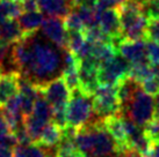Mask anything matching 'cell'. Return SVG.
I'll list each match as a JSON object with an SVG mask.
<instances>
[{"instance_id": "6da1fadb", "label": "cell", "mask_w": 159, "mask_h": 157, "mask_svg": "<svg viewBox=\"0 0 159 157\" xmlns=\"http://www.w3.org/2000/svg\"><path fill=\"white\" fill-rule=\"evenodd\" d=\"M64 51L34 32L14 43L9 56L21 76L40 87L62 74Z\"/></svg>"}, {"instance_id": "7a4b0ae2", "label": "cell", "mask_w": 159, "mask_h": 157, "mask_svg": "<svg viewBox=\"0 0 159 157\" xmlns=\"http://www.w3.org/2000/svg\"><path fill=\"white\" fill-rule=\"evenodd\" d=\"M122 27V38L137 40L146 39V27L149 18L145 6L138 0H124L117 6Z\"/></svg>"}, {"instance_id": "3957f363", "label": "cell", "mask_w": 159, "mask_h": 157, "mask_svg": "<svg viewBox=\"0 0 159 157\" xmlns=\"http://www.w3.org/2000/svg\"><path fill=\"white\" fill-rule=\"evenodd\" d=\"M94 113L92 104V97L85 95L79 89L71 92L65 111L66 126H72L79 129L80 127L91 121L92 114Z\"/></svg>"}, {"instance_id": "277c9868", "label": "cell", "mask_w": 159, "mask_h": 157, "mask_svg": "<svg viewBox=\"0 0 159 157\" xmlns=\"http://www.w3.org/2000/svg\"><path fill=\"white\" fill-rule=\"evenodd\" d=\"M121 116L129 118L137 126H145L155 117V100L152 95L145 92L139 86Z\"/></svg>"}, {"instance_id": "5b68a950", "label": "cell", "mask_w": 159, "mask_h": 157, "mask_svg": "<svg viewBox=\"0 0 159 157\" xmlns=\"http://www.w3.org/2000/svg\"><path fill=\"white\" fill-rule=\"evenodd\" d=\"M51 118H52L51 105L49 104L47 98L39 91V96L35 100L31 113L23 119L26 131L33 143H36L39 141L41 132L49 121H51Z\"/></svg>"}, {"instance_id": "8992f818", "label": "cell", "mask_w": 159, "mask_h": 157, "mask_svg": "<svg viewBox=\"0 0 159 157\" xmlns=\"http://www.w3.org/2000/svg\"><path fill=\"white\" fill-rule=\"evenodd\" d=\"M130 62L121 54H116L111 60L99 66L98 68V83L106 86H117L123 78L129 76Z\"/></svg>"}, {"instance_id": "52a82bcc", "label": "cell", "mask_w": 159, "mask_h": 157, "mask_svg": "<svg viewBox=\"0 0 159 157\" xmlns=\"http://www.w3.org/2000/svg\"><path fill=\"white\" fill-rule=\"evenodd\" d=\"M94 113L100 118L120 114V104L116 96V86L99 84L92 96Z\"/></svg>"}, {"instance_id": "ba28073f", "label": "cell", "mask_w": 159, "mask_h": 157, "mask_svg": "<svg viewBox=\"0 0 159 157\" xmlns=\"http://www.w3.org/2000/svg\"><path fill=\"white\" fill-rule=\"evenodd\" d=\"M41 32L48 40L59 49L65 50L67 48V29L62 18L49 16L43 20Z\"/></svg>"}, {"instance_id": "9c48e42d", "label": "cell", "mask_w": 159, "mask_h": 157, "mask_svg": "<svg viewBox=\"0 0 159 157\" xmlns=\"http://www.w3.org/2000/svg\"><path fill=\"white\" fill-rule=\"evenodd\" d=\"M103 126L109 133V135L113 138V140L116 143L117 150L120 154L129 149V139L128 134L124 127V122L121 114H113L102 118Z\"/></svg>"}, {"instance_id": "30bf717a", "label": "cell", "mask_w": 159, "mask_h": 157, "mask_svg": "<svg viewBox=\"0 0 159 157\" xmlns=\"http://www.w3.org/2000/svg\"><path fill=\"white\" fill-rule=\"evenodd\" d=\"M117 51L130 64H137V62H145L148 60L146 56V39H137V40H130V39H120L117 43Z\"/></svg>"}, {"instance_id": "8fae6325", "label": "cell", "mask_w": 159, "mask_h": 157, "mask_svg": "<svg viewBox=\"0 0 159 157\" xmlns=\"http://www.w3.org/2000/svg\"><path fill=\"white\" fill-rule=\"evenodd\" d=\"M98 26L107 36H109L113 42L115 39H122V27L117 7L105 9L100 13Z\"/></svg>"}, {"instance_id": "7c38bea8", "label": "cell", "mask_w": 159, "mask_h": 157, "mask_svg": "<svg viewBox=\"0 0 159 157\" xmlns=\"http://www.w3.org/2000/svg\"><path fill=\"white\" fill-rule=\"evenodd\" d=\"M19 72H9L0 74V108H2L9 98H12L19 92L20 88Z\"/></svg>"}, {"instance_id": "4fadbf2b", "label": "cell", "mask_w": 159, "mask_h": 157, "mask_svg": "<svg viewBox=\"0 0 159 157\" xmlns=\"http://www.w3.org/2000/svg\"><path fill=\"white\" fill-rule=\"evenodd\" d=\"M73 8L71 0H39V9L48 16L64 19Z\"/></svg>"}, {"instance_id": "5bb4252c", "label": "cell", "mask_w": 159, "mask_h": 157, "mask_svg": "<svg viewBox=\"0 0 159 157\" xmlns=\"http://www.w3.org/2000/svg\"><path fill=\"white\" fill-rule=\"evenodd\" d=\"M25 37V32L15 19H6L0 22V40L12 45Z\"/></svg>"}, {"instance_id": "9a60e30c", "label": "cell", "mask_w": 159, "mask_h": 157, "mask_svg": "<svg viewBox=\"0 0 159 157\" xmlns=\"http://www.w3.org/2000/svg\"><path fill=\"white\" fill-rule=\"evenodd\" d=\"M139 83L136 82L130 76L123 78L121 82L116 86V96L120 104V114L123 112L125 108L129 105L131 98L134 97V94L139 88Z\"/></svg>"}, {"instance_id": "2e32d148", "label": "cell", "mask_w": 159, "mask_h": 157, "mask_svg": "<svg viewBox=\"0 0 159 157\" xmlns=\"http://www.w3.org/2000/svg\"><path fill=\"white\" fill-rule=\"evenodd\" d=\"M62 135H63V128L61 126H58L56 122H53L51 120L42 129L40 139H39V141L36 143L42 146V147L53 148V147H57L59 141L62 140Z\"/></svg>"}, {"instance_id": "e0dca14e", "label": "cell", "mask_w": 159, "mask_h": 157, "mask_svg": "<svg viewBox=\"0 0 159 157\" xmlns=\"http://www.w3.org/2000/svg\"><path fill=\"white\" fill-rule=\"evenodd\" d=\"M119 53L117 48L115 46L113 42H106V43H97L92 44V50L89 57L100 66L107 61L111 60L113 58Z\"/></svg>"}, {"instance_id": "ac0fdd59", "label": "cell", "mask_w": 159, "mask_h": 157, "mask_svg": "<svg viewBox=\"0 0 159 157\" xmlns=\"http://www.w3.org/2000/svg\"><path fill=\"white\" fill-rule=\"evenodd\" d=\"M43 13L39 11H33V12H26L21 14L18 18V21L20 23L21 29L25 32V36L34 34L39 30L43 23Z\"/></svg>"}, {"instance_id": "d6986e66", "label": "cell", "mask_w": 159, "mask_h": 157, "mask_svg": "<svg viewBox=\"0 0 159 157\" xmlns=\"http://www.w3.org/2000/svg\"><path fill=\"white\" fill-rule=\"evenodd\" d=\"M13 157H52L47 149L37 143L16 144L13 148Z\"/></svg>"}, {"instance_id": "ffe728a7", "label": "cell", "mask_w": 159, "mask_h": 157, "mask_svg": "<svg viewBox=\"0 0 159 157\" xmlns=\"http://www.w3.org/2000/svg\"><path fill=\"white\" fill-rule=\"evenodd\" d=\"M85 38L87 42L91 44H97V43H106V42H113V39L107 36L103 31L99 28V26L89 27V28H85L84 30ZM114 43V42H113Z\"/></svg>"}, {"instance_id": "44dd1931", "label": "cell", "mask_w": 159, "mask_h": 157, "mask_svg": "<svg viewBox=\"0 0 159 157\" xmlns=\"http://www.w3.org/2000/svg\"><path fill=\"white\" fill-rule=\"evenodd\" d=\"M85 35L84 31L80 30H70L67 31V50L73 54L78 52L80 48L85 43Z\"/></svg>"}, {"instance_id": "7402d4cb", "label": "cell", "mask_w": 159, "mask_h": 157, "mask_svg": "<svg viewBox=\"0 0 159 157\" xmlns=\"http://www.w3.org/2000/svg\"><path fill=\"white\" fill-rule=\"evenodd\" d=\"M64 20V24L66 27L67 31L70 30H80V31H84L85 30V26L81 19H80L79 14L77 13L75 9L72 8L70 13L67 14L65 18L63 19Z\"/></svg>"}, {"instance_id": "603a6c76", "label": "cell", "mask_w": 159, "mask_h": 157, "mask_svg": "<svg viewBox=\"0 0 159 157\" xmlns=\"http://www.w3.org/2000/svg\"><path fill=\"white\" fill-rule=\"evenodd\" d=\"M146 56L151 65L159 66V44L146 39Z\"/></svg>"}, {"instance_id": "cb8c5ba5", "label": "cell", "mask_w": 159, "mask_h": 157, "mask_svg": "<svg viewBox=\"0 0 159 157\" xmlns=\"http://www.w3.org/2000/svg\"><path fill=\"white\" fill-rule=\"evenodd\" d=\"M146 39L159 44V18H149L146 27Z\"/></svg>"}, {"instance_id": "d4e9b609", "label": "cell", "mask_w": 159, "mask_h": 157, "mask_svg": "<svg viewBox=\"0 0 159 157\" xmlns=\"http://www.w3.org/2000/svg\"><path fill=\"white\" fill-rule=\"evenodd\" d=\"M144 132L153 142L159 141V117H153V119L149 121L144 126Z\"/></svg>"}, {"instance_id": "484cf974", "label": "cell", "mask_w": 159, "mask_h": 157, "mask_svg": "<svg viewBox=\"0 0 159 157\" xmlns=\"http://www.w3.org/2000/svg\"><path fill=\"white\" fill-rule=\"evenodd\" d=\"M144 11L148 18H159V0H151L145 5Z\"/></svg>"}, {"instance_id": "4316f807", "label": "cell", "mask_w": 159, "mask_h": 157, "mask_svg": "<svg viewBox=\"0 0 159 157\" xmlns=\"http://www.w3.org/2000/svg\"><path fill=\"white\" fill-rule=\"evenodd\" d=\"M53 157H85V154L79 149L72 150H56Z\"/></svg>"}, {"instance_id": "83f0119b", "label": "cell", "mask_w": 159, "mask_h": 157, "mask_svg": "<svg viewBox=\"0 0 159 157\" xmlns=\"http://www.w3.org/2000/svg\"><path fill=\"white\" fill-rule=\"evenodd\" d=\"M9 134H12V131H11L9 125L7 124V121H6V119H5L2 112L0 111V141H2V140H4L6 136H8Z\"/></svg>"}, {"instance_id": "f1b7e54d", "label": "cell", "mask_w": 159, "mask_h": 157, "mask_svg": "<svg viewBox=\"0 0 159 157\" xmlns=\"http://www.w3.org/2000/svg\"><path fill=\"white\" fill-rule=\"evenodd\" d=\"M22 5V9L26 12L37 11L39 8V0H20Z\"/></svg>"}, {"instance_id": "f546056e", "label": "cell", "mask_w": 159, "mask_h": 157, "mask_svg": "<svg viewBox=\"0 0 159 157\" xmlns=\"http://www.w3.org/2000/svg\"><path fill=\"white\" fill-rule=\"evenodd\" d=\"M8 44L4 43L2 40H0V74H1V70H2V65H4V61L7 57V53L9 51Z\"/></svg>"}, {"instance_id": "4dcf8cb0", "label": "cell", "mask_w": 159, "mask_h": 157, "mask_svg": "<svg viewBox=\"0 0 159 157\" xmlns=\"http://www.w3.org/2000/svg\"><path fill=\"white\" fill-rule=\"evenodd\" d=\"M0 157H13V148L0 142Z\"/></svg>"}, {"instance_id": "1f68e13d", "label": "cell", "mask_w": 159, "mask_h": 157, "mask_svg": "<svg viewBox=\"0 0 159 157\" xmlns=\"http://www.w3.org/2000/svg\"><path fill=\"white\" fill-rule=\"evenodd\" d=\"M120 157H143L139 153H137L134 149H127L125 151L120 155Z\"/></svg>"}, {"instance_id": "d6a6232c", "label": "cell", "mask_w": 159, "mask_h": 157, "mask_svg": "<svg viewBox=\"0 0 159 157\" xmlns=\"http://www.w3.org/2000/svg\"><path fill=\"white\" fill-rule=\"evenodd\" d=\"M155 117H159V92L156 94L155 100Z\"/></svg>"}, {"instance_id": "836d02e7", "label": "cell", "mask_w": 159, "mask_h": 157, "mask_svg": "<svg viewBox=\"0 0 159 157\" xmlns=\"http://www.w3.org/2000/svg\"><path fill=\"white\" fill-rule=\"evenodd\" d=\"M115 1H116V2H117V4H121V2H123L124 0H115Z\"/></svg>"}]
</instances>
